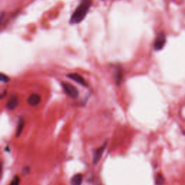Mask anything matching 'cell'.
<instances>
[{"label": "cell", "instance_id": "8992f818", "mask_svg": "<svg viewBox=\"0 0 185 185\" xmlns=\"http://www.w3.org/2000/svg\"><path fill=\"white\" fill-rule=\"evenodd\" d=\"M40 101H41L40 96L36 93L31 94L28 98V104L31 105V107H36V106H38L40 103Z\"/></svg>", "mask_w": 185, "mask_h": 185}, {"label": "cell", "instance_id": "52a82bcc", "mask_svg": "<svg viewBox=\"0 0 185 185\" xmlns=\"http://www.w3.org/2000/svg\"><path fill=\"white\" fill-rule=\"evenodd\" d=\"M18 106V98L16 96H12L6 104V108L9 110H14Z\"/></svg>", "mask_w": 185, "mask_h": 185}, {"label": "cell", "instance_id": "7c38bea8", "mask_svg": "<svg viewBox=\"0 0 185 185\" xmlns=\"http://www.w3.org/2000/svg\"><path fill=\"white\" fill-rule=\"evenodd\" d=\"M0 80H1V82L2 83H7L9 82V80H10V78H9V77L7 75H6L5 74L1 73V74H0Z\"/></svg>", "mask_w": 185, "mask_h": 185}, {"label": "cell", "instance_id": "ba28073f", "mask_svg": "<svg viewBox=\"0 0 185 185\" xmlns=\"http://www.w3.org/2000/svg\"><path fill=\"white\" fill-rule=\"evenodd\" d=\"M83 182V176L80 173L74 175L71 179L70 184L71 185H81Z\"/></svg>", "mask_w": 185, "mask_h": 185}, {"label": "cell", "instance_id": "277c9868", "mask_svg": "<svg viewBox=\"0 0 185 185\" xmlns=\"http://www.w3.org/2000/svg\"><path fill=\"white\" fill-rule=\"evenodd\" d=\"M107 143L103 144V145L101 146V147L98 148L97 150H96L94 153H93V161L94 164H98L99 161H100L101 157H102V155L103 152H104L106 148H107Z\"/></svg>", "mask_w": 185, "mask_h": 185}, {"label": "cell", "instance_id": "9c48e42d", "mask_svg": "<svg viewBox=\"0 0 185 185\" xmlns=\"http://www.w3.org/2000/svg\"><path fill=\"white\" fill-rule=\"evenodd\" d=\"M24 126H25L24 120L22 119H20L18 124H17V130H16V137H19L20 135H21L22 130H23Z\"/></svg>", "mask_w": 185, "mask_h": 185}, {"label": "cell", "instance_id": "8fae6325", "mask_svg": "<svg viewBox=\"0 0 185 185\" xmlns=\"http://www.w3.org/2000/svg\"><path fill=\"white\" fill-rule=\"evenodd\" d=\"M122 71L121 69H119V70L116 71V81L117 84H119L121 83V80H122Z\"/></svg>", "mask_w": 185, "mask_h": 185}, {"label": "cell", "instance_id": "30bf717a", "mask_svg": "<svg viewBox=\"0 0 185 185\" xmlns=\"http://www.w3.org/2000/svg\"><path fill=\"white\" fill-rule=\"evenodd\" d=\"M165 183V179L161 173H158L155 177V184L157 185H164Z\"/></svg>", "mask_w": 185, "mask_h": 185}, {"label": "cell", "instance_id": "5b68a950", "mask_svg": "<svg viewBox=\"0 0 185 185\" xmlns=\"http://www.w3.org/2000/svg\"><path fill=\"white\" fill-rule=\"evenodd\" d=\"M67 77H68L69 79H71V80H73V81H74V82L78 83V84L83 85V86L87 87L86 82H85L84 78H83L81 75H80L79 74L71 73L69 74H67Z\"/></svg>", "mask_w": 185, "mask_h": 185}, {"label": "cell", "instance_id": "3957f363", "mask_svg": "<svg viewBox=\"0 0 185 185\" xmlns=\"http://www.w3.org/2000/svg\"><path fill=\"white\" fill-rule=\"evenodd\" d=\"M166 41V35L164 33H160L155 38L153 43V48L155 51H161L165 46Z\"/></svg>", "mask_w": 185, "mask_h": 185}, {"label": "cell", "instance_id": "4fadbf2b", "mask_svg": "<svg viewBox=\"0 0 185 185\" xmlns=\"http://www.w3.org/2000/svg\"><path fill=\"white\" fill-rule=\"evenodd\" d=\"M20 182V177H18V176H15V177L13 178L12 181L11 182L10 185H19Z\"/></svg>", "mask_w": 185, "mask_h": 185}, {"label": "cell", "instance_id": "6da1fadb", "mask_svg": "<svg viewBox=\"0 0 185 185\" xmlns=\"http://www.w3.org/2000/svg\"><path fill=\"white\" fill-rule=\"evenodd\" d=\"M92 4L91 0H82L80 4L74 10L73 14L72 15L70 20L71 24H78L83 21L90 7Z\"/></svg>", "mask_w": 185, "mask_h": 185}, {"label": "cell", "instance_id": "7a4b0ae2", "mask_svg": "<svg viewBox=\"0 0 185 185\" xmlns=\"http://www.w3.org/2000/svg\"><path fill=\"white\" fill-rule=\"evenodd\" d=\"M62 86L66 94L68 95L69 97L73 98H78L79 96V91L75 86L67 82H62Z\"/></svg>", "mask_w": 185, "mask_h": 185}]
</instances>
